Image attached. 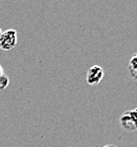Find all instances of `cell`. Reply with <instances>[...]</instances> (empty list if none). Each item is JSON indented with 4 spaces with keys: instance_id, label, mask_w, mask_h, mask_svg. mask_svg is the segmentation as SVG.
Segmentation results:
<instances>
[{
    "instance_id": "cell-1",
    "label": "cell",
    "mask_w": 137,
    "mask_h": 147,
    "mask_svg": "<svg viewBox=\"0 0 137 147\" xmlns=\"http://www.w3.org/2000/svg\"><path fill=\"white\" fill-rule=\"evenodd\" d=\"M120 126L129 132L137 130V108L128 110L120 116Z\"/></svg>"
},
{
    "instance_id": "cell-2",
    "label": "cell",
    "mask_w": 137,
    "mask_h": 147,
    "mask_svg": "<svg viewBox=\"0 0 137 147\" xmlns=\"http://www.w3.org/2000/svg\"><path fill=\"white\" fill-rule=\"evenodd\" d=\"M17 32L14 29H9L2 32L0 35V49L3 51H11L17 45Z\"/></svg>"
},
{
    "instance_id": "cell-3",
    "label": "cell",
    "mask_w": 137,
    "mask_h": 147,
    "mask_svg": "<svg viewBox=\"0 0 137 147\" xmlns=\"http://www.w3.org/2000/svg\"><path fill=\"white\" fill-rule=\"evenodd\" d=\"M104 69L99 65H93L88 69L86 81L89 85H98L104 78Z\"/></svg>"
},
{
    "instance_id": "cell-4",
    "label": "cell",
    "mask_w": 137,
    "mask_h": 147,
    "mask_svg": "<svg viewBox=\"0 0 137 147\" xmlns=\"http://www.w3.org/2000/svg\"><path fill=\"white\" fill-rule=\"evenodd\" d=\"M128 71L132 79L137 80V53H133L128 63Z\"/></svg>"
},
{
    "instance_id": "cell-5",
    "label": "cell",
    "mask_w": 137,
    "mask_h": 147,
    "mask_svg": "<svg viewBox=\"0 0 137 147\" xmlns=\"http://www.w3.org/2000/svg\"><path fill=\"white\" fill-rule=\"evenodd\" d=\"M9 82H10V81H9V77L7 75L3 74V75L0 76V90L6 89L9 85Z\"/></svg>"
},
{
    "instance_id": "cell-6",
    "label": "cell",
    "mask_w": 137,
    "mask_h": 147,
    "mask_svg": "<svg viewBox=\"0 0 137 147\" xmlns=\"http://www.w3.org/2000/svg\"><path fill=\"white\" fill-rule=\"evenodd\" d=\"M102 147H116V145H113V144H111V143H109V144H105V145L102 146Z\"/></svg>"
},
{
    "instance_id": "cell-7",
    "label": "cell",
    "mask_w": 137,
    "mask_h": 147,
    "mask_svg": "<svg viewBox=\"0 0 137 147\" xmlns=\"http://www.w3.org/2000/svg\"><path fill=\"white\" fill-rule=\"evenodd\" d=\"M3 68H2V66H1V65H0V76H1V75H3Z\"/></svg>"
},
{
    "instance_id": "cell-8",
    "label": "cell",
    "mask_w": 137,
    "mask_h": 147,
    "mask_svg": "<svg viewBox=\"0 0 137 147\" xmlns=\"http://www.w3.org/2000/svg\"><path fill=\"white\" fill-rule=\"evenodd\" d=\"M1 33H2V31H1V29H0V35H1Z\"/></svg>"
}]
</instances>
